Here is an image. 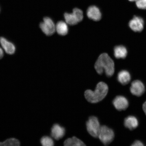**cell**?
<instances>
[{"mask_svg":"<svg viewBox=\"0 0 146 146\" xmlns=\"http://www.w3.org/2000/svg\"><path fill=\"white\" fill-rule=\"evenodd\" d=\"M65 146H85L86 145L79 139L76 137H73L66 140L64 142Z\"/></svg>","mask_w":146,"mask_h":146,"instance_id":"cell-17","label":"cell"},{"mask_svg":"<svg viewBox=\"0 0 146 146\" xmlns=\"http://www.w3.org/2000/svg\"><path fill=\"white\" fill-rule=\"evenodd\" d=\"M131 146H144L143 143L139 140H136L134 141Z\"/></svg>","mask_w":146,"mask_h":146,"instance_id":"cell-21","label":"cell"},{"mask_svg":"<svg viewBox=\"0 0 146 146\" xmlns=\"http://www.w3.org/2000/svg\"><path fill=\"white\" fill-rule=\"evenodd\" d=\"M114 136L113 129L107 126L102 125L100 127L98 138L104 145H107L113 141Z\"/></svg>","mask_w":146,"mask_h":146,"instance_id":"cell-4","label":"cell"},{"mask_svg":"<svg viewBox=\"0 0 146 146\" xmlns=\"http://www.w3.org/2000/svg\"><path fill=\"white\" fill-rule=\"evenodd\" d=\"M20 142L19 140L15 138H11L3 142H0V146H19Z\"/></svg>","mask_w":146,"mask_h":146,"instance_id":"cell-18","label":"cell"},{"mask_svg":"<svg viewBox=\"0 0 146 146\" xmlns=\"http://www.w3.org/2000/svg\"><path fill=\"white\" fill-rule=\"evenodd\" d=\"M108 90V86L107 84L101 82L97 84L94 91L90 89L86 91L84 96L86 99L89 103H96L102 101L106 97Z\"/></svg>","mask_w":146,"mask_h":146,"instance_id":"cell-2","label":"cell"},{"mask_svg":"<svg viewBox=\"0 0 146 146\" xmlns=\"http://www.w3.org/2000/svg\"><path fill=\"white\" fill-rule=\"evenodd\" d=\"M127 52L125 47L123 45H119L115 47L114 49V55L116 58H125L127 56Z\"/></svg>","mask_w":146,"mask_h":146,"instance_id":"cell-16","label":"cell"},{"mask_svg":"<svg viewBox=\"0 0 146 146\" xmlns=\"http://www.w3.org/2000/svg\"><path fill=\"white\" fill-rule=\"evenodd\" d=\"M142 108H143L144 112H145L146 115V101L143 104Z\"/></svg>","mask_w":146,"mask_h":146,"instance_id":"cell-23","label":"cell"},{"mask_svg":"<svg viewBox=\"0 0 146 146\" xmlns=\"http://www.w3.org/2000/svg\"><path fill=\"white\" fill-rule=\"evenodd\" d=\"M40 27L47 36L52 35L56 31V25L52 20L48 17L44 18L43 21L40 24Z\"/></svg>","mask_w":146,"mask_h":146,"instance_id":"cell-6","label":"cell"},{"mask_svg":"<svg viewBox=\"0 0 146 146\" xmlns=\"http://www.w3.org/2000/svg\"><path fill=\"white\" fill-rule=\"evenodd\" d=\"M0 43L3 50L7 54H13L15 52V46L5 38L3 37H0Z\"/></svg>","mask_w":146,"mask_h":146,"instance_id":"cell-12","label":"cell"},{"mask_svg":"<svg viewBox=\"0 0 146 146\" xmlns=\"http://www.w3.org/2000/svg\"><path fill=\"white\" fill-rule=\"evenodd\" d=\"M94 67L98 74L101 75L105 72L108 77H111L114 73V62L109 55L105 53L100 55L95 64Z\"/></svg>","mask_w":146,"mask_h":146,"instance_id":"cell-1","label":"cell"},{"mask_svg":"<svg viewBox=\"0 0 146 146\" xmlns=\"http://www.w3.org/2000/svg\"><path fill=\"white\" fill-rule=\"evenodd\" d=\"M139 122L137 119L135 117L129 116L124 120V125L126 127L132 130L138 127Z\"/></svg>","mask_w":146,"mask_h":146,"instance_id":"cell-13","label":"cell"},{"mask_svg":"<svg viewBox=\"0 0 146 146\" xmlns=\"http://www.w3.org/2000/svg\"><path fill=\"white\" fill-rule=\"evenodd\" d=\"M143 20L139 16H135L129 22V26L135 32H140L144 28Z\"/></svg>","mask_w":146,"mask_h":146,"instance_id":"cell-9","label":"cell"},{"mask_svg":"<svg viewBox=\"0 0 146 146\" xmlns=\"http://www.w3.org/2000/svg\"><path fill=\"white\" fill-rule=\"evenodd\" d=\"M51 131V136L56 140L62 138L65 133L64 128L58 124H55L52 126Z\"/></svg>","mask_w":146,"mask_h":146,"instance_id":"cell-11","label":"cell"},{"mask_svg":"<svg viewBox=\"0 0 146 146\" xmlns=\"http://www.w3.org/2000/svg\"><path fill=\"white\" fill-rule=\"evenodd\" d=\"M41 143L43 146H53L54 142L52 138L47 136H44L41 138Z\"/></svg>","mask_w":146,"mask_h":146,"instance_id":"cell-19","label":"cell"},{"mask_svg":"<svg viewBox=\"0 0 146 146\" xmlns=\"http://www.w3.org/2000/svg\"><path fill=\"white\" fill-rule=\"evenodd\" d=\"M113 104L115 108L119 111L125 110L129 106V101L127 98L121 96L116 97L113 100Z\"/></svg>","mask_w":146,"mask_h":146,"instance_id":"cell-8","label":"cell"},{"mask_svg":"<svg viewBox=\"0 0 146 146\" xmlns=\"http://www.w3.org/2000/svg\"><path fill=\"white\" fill-rule=\"evenodd\" d=\"M118 81L123 85L128 84L131 80L130 74L126 70H123L118 73L117 75Z\"/></svg>","mask_w":146,"mask_h":146,"instance_id":"cell-14","label":"cell"},{"mask_svg":"<svg viewBox=\"0 0 146 146\" xmlns=\"http://www.w3.org/2000/svg\"><path fill=\"white\" fill-rule=\"evenodd\" d=\"M3 55H4V52H3V49L0 47V59L3 58Z\"/></svg>","mask_w":146,"mask_h":146,"instance_id":"cell-22","label":"cell"},{"mask_svg":"<svg viewBox=\"0 0 146 146\" xmlns=\"http://www.w3.org/2000/svg\"><path fill=\"white\" fill-rule=\"evenodd\" d=\"M129 1H136V0H129Z\"/></svg>","mask_w":146,"mask_h":146,"instance_id":"cell-24","label":"cell"},{"mask_svg":"<svg viewBox=\"0 0 146 146\" xmlns=\"http://www.w3.org/2000/svg\"><path fill=\"white\" fill-rule=\"evenodd\" d=\"M1 7H0V12H1Z\"/></svg>","mask_w":146,"mask_h":146,"instance_id":"cell-25","label":"cell"},{"mask_svg":"<svg viewBox=\"0 0 146 146\" xmlns=\"http://www.w3.org/2000/svg\"><path fill=\"white\" fill-rule=\"evenodd\" d=\"M56 31L60 35H66L68 32V27L67 24L66 22L63 21L58 22L56 25Z\"/></svg>","mask_w":146,"mask_h":146,"instance_id":"cell-15","label":"cell"},{"mask_svg":"<svg viewBox=\"0 0 146 146\" xmlns=\"http://www.w3.org/2000/svg\"><path fill=\"white\" fill-rule=\"evenodd\" d=\"M87 17L94 21H98L101 19L102 15L101 11L98 7L95 5L89 6L87 10Z\"/></svg>","mask_w":146,"mask_h":146,"instance_id":"cell-10","label":"cell"},{"mask_svg":"<svg viewBox=\"0 0 146 146\" xmlns=\"http://www.w3.org/2000/svg\"><path fill=\"white\" fill-rule=\"evenodd\" d=\"M130 90L133 95L140 96L145 93V87L141 81L138 80H135L131 83Z\"/></svg>","mask_w":146,"mask_h":146,"instance_id":"cell-7","label":"cell"},{"mask_svg":"<svg viewBox=\"0 0 146 146\" xmlns=\"http://www.w3.org/2000/svg\"><path fill=\"white\" fill-rule=\"evenodd\" d=\"M136 5L138 8L146 9V0H136Z\"/></svg>","mask_w":146,"mask_h":146,"instance_id":"cell-20","label":"cell"},{"mask_svg":"<svg viewBox=\"0 0 146 146\" xmlns=\"http://www.w3.org/2000/svg\"><path fill=\"white\" fill-rule=\"evenodd\" d=\"M86 125L89 134L94 138H98L101 127L98 118L95 116L90 117L86 122Z\"/></svg>","mask_w":146,"mask_h":146,"instance_id":"cell-5","label":"cell"},{"mask_svg":"<svg viewBox=\"0 0 146 146\" xmlns=\"http://www.w3.org/2000/svg\"><path fill=\"white\" fill-rule=\"evenodd\" d=\"M64 17L67 24L74 25L77 24L83 19V13L81 9L78 8L73 9L72 13H65Z\"/></svg>","mask_w":146,"mask_h":146,"instance_id":"cell-3","label":"cell"}]
</instances>
